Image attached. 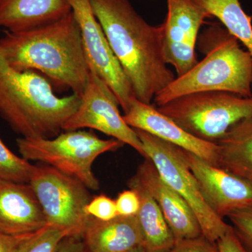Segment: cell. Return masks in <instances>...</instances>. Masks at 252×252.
I'll list each match as a JSON object with an SVG mask.
<instances>
[{
    "instance_id": "1",
    "label": "cell",
    "mask_w": 252,
    "mask_h": 252,
    "mask_svg": "<svg viewBox=\"0 0 252 252\" xmlns=\"http://www.w3.org/2000/svg\"><path fill=\"white\" fill-rule=\"evenodd\" d=\"M135 98L152 104L175 80L162 51V26L147 23L129 0H89Z\"/></svg>"
},
{
    "instance_id": "19",
    "label": "cell",
    "mask_w": 252,
    "mask_h": 252,
    "mask_svg": "<svg viewBox=\"0 0 252 252\" xmlns=\"http://www.w3.org/2000/svg\"><path fill=\"white\" fill-rule=\"evenodd\" d=\"M127 185L140 197L137 217L143 235L142 248L145 252H168L175 245V239L160 207L135 177Z\"/></svg>"
},
{
    "instance_id": "21",
    "label": "cell",
    "mask_w": 252,
    "mask_h": 252,
    "mask_svg": "<svg viewBox=\"0 0 252 252\" xmlns=\"http://www.w3.org/2000/svg\"><path fill=\"white\" fill-rule=\"evenodd\" d=\"M35 165L13 153L0 138V179L30 183Z\"/></svg>"
},
{
    "instance_id": "24",
    "label": "cell",
    "mask_w": 252,
    "mask_h": 252,
    "mask_svg": "<svg viewBox=\"0 0 252 252\" xmlns=\"http://www.w3.org/2000/svg\"><path fill=\"white\" fill-rule=\"evenodd\" d=\"M85 211L89 216L102 220H113L119 216L115 200L103 194L91 198Z\"/></svg>"
},
{
    "instance_id": "22",
    "label": "cell",
    "mask_w": 252,
    "mask_h": 252,
    "mask_svg": "<svg viewBox=\"0 0 252 252\" xmlns=\"http://www.w3.org/2000/svg\"><path fill=\"white\" fill-rule=\"evenodd\" d=\"M73 236L69 230L47 225L21 243L14 252H56L64 238Z\"/></svg>"
},
{
    "instance_id": "6",
    "label": "cell",
    "mask_w": 252,
    "mask_h": 252,
    "mask_svg": "<svg viewBox=\"0 0 252 252\" xmlns=\"http://www.w3.org/2000/svg\"><path fill=\"white\" fill-rule=\"evenodd\" d=\"M157 109L191 135L216 143L234 124L252 117V96L223 91L194 93Z\"/></svg>"
},
{
    "instance_id": "15",
    "label": "cell",
    "mask_w": 252,
    "mask_h": 252,
    "mask_svg": "<svg viewBox=\"0 0 252 252\" xmlns=\"http://www.w3.org/2000/svg\"><path fill=\"white\" fill-rule=\"evenodd\" d=\"M46 225L45 215L31 185L0 179V233L31 234Z\"/></svg>"
},
{
    "instance_id": "13",
    "label": "cell",
    "mask_w": 252,
    "mask_h": 252,
    "mask_svg": "<svg viewBox=\"0 0 252 252\" xmlns=\"http://www.w3.org/2000/svg\"><path fill=\"white\" fill-rule=\"evenodd\" d=\"M123 117L132 128L148 132L217 166L219 147L217 143L191 135L152 104L134 98Z\"/></svg>"
},
{
    "instance_id": "29",
    "label": "cell",
    "mask_w": 252,
    "mask_h": 252,
    "mask_svg": "<svg viewBox=\"0 0 252 252\" xmlns=\"http://www.w3.org/2000/svg\"><path fill=\"white\" fill-rule=\"evenodd\" d=\"M56 252H89L82 237L69 236L64 238Z\"/></svg>"
},
{
    "instance_id": "30",
    "label": "cell",
    "mask_w": 252,
    "mask_h": 252,
    "mask_svg": "<svg viewBox=\"0 0 252 252\" xmlns=\"http://www.w3.org/2000/svg\"><path fill=\"white\" fill-rule=\"evenodd\" d=\"M129 252H145L144 251V249L142 248H139L135 249V250H132V251Z\"/></svg>"
},
{
    "instance_id": "16",
    "label": "cell",
    "mask_w": 252,
    "mask_h": 252,
    "mask_svg": "<svg viewBox=\"0 0 252 252\" xmlns=\"http://www.w3.org/2000/svg\"><path fill=\"white\" fill-rule=\"evenodd\" d=\"M82 238L89 252H129L143 245L137 215L118 216L109 220L91 217Z\"/></svg>"
},
{
    "instance_id": "7",
    "label": "cell",
    "mask_w": 252,
    "mask_h": 252,
    "mask_svg": "<svg viewBox=\"0 0 252 252\" xmlns=\"http://www.w3.org/2000/svg\"><path fill=\"white\" fill-rule=\"evenodd\" d=\"M134 130L142 142L146 158L153 162L163 180L193 210L204 236L216 243L231 225L215 215L205 202L183 149L143 130Z\"/></svg>"
},
{
    "instance_id": "23",
    "label": "cell",
    "mask_w": 252,
    "mask_h": 252,
    "mask_svg": "<svg viewBox=\"0 0 252 252\" xmlns=\"http://www.w3.org/2000/svg\"><path fill=\"white\" fill-rule=\"evenodd\" d=\"M227 217L244 248L252 252V205L232 212Z\"/></svg>"
},
{
    "instance_id": "8",
    "label": "cell",
    "mask_w": 252,
    "mask_h": 252,
    "mask_svg": "<svg viewBox=\"0 0 252 252\" xmlns=\"http://www.w3.org/2000/svg\"><path fill=\"white\" fill-rule=\"evenodd\" d=\"M30 185L32 187L47 225L82 237L91 217L85 208L90 202L89 189L80 181L49 165H35Z\"/></svg>"
},
{
    "instance_id": "14",
    "label": "cell",
    "mask_w": 252,
    "mask_h": 252,
    "mask_svg": "<svg viewBox=\"0 0 252 252\" xmlns=\"http://www.w3.org/2000/svg\"><path fill=\"white\" fill-rule=\"evenodd\" d=\"M134 177L160 207L174 235L175 243L203 235L193 210L185 199L163 180L149 158H145Z\"/></svg>"
},
{
    "instance_id": "3",
    "label": "cell",
    "mask_w": 252,
    "mask_h": 252,
    "mask_svg": "<svg viewBox=\"0 0 252 252\" xmlns=\"http://www.w3.org/2000/svg\"><path fill=\"white\" fill-rule=\"evenodd\" d=\"M80 103L79 94L59 97L47 79L16 70L0 52V116L22 137L54 138Z\"/></svg>"
},
{
    "instance_id": "28",
    "label": "cell",
    "mask_w": 252,
    "mask_h": 252,
    "mask_svg": "<svg viewBox=\"0 0 252 252\" xmlns=\"http://www.w3.org/2000/svg\"><path fill=\"white\" fill-rule=\"evenodd\" d=\"M34 233L17 236H11L0 233V252H14L21 243Z\"/></svg>"
},
{
    "instance_id": "9",
    "label": "cell",
    "mask_w": 252,
    "mask_h": 252,
    "mask_svg": "<svg viewBox=\"0 0 252 252\" xmlns=\"http://www.w3.org/2000/svg\"><path fill=\"white\" fill-rule=\"evenodd\" d=\"M119 105L112 89L91 72L87 86L81 96V103L64 124L63 130L94 129L127 144L145 158L142 142L135 130L124 120Z\"/></svg>"
},
{
    "instance_id": "11",
    "label": "cell",
    "mask_w": 252,
    "mask_h": 252,
    "mask_svg": "<svg viewBox=\"0 0 252 252\" xmlns=\"http://www.w3.org/2000/svg\"><path fill=\"white\" fill-rule=\"evenodd\" d=\"M208 13L193 0H167L162 26V51L168 65L177 76L187 74L198 63L195 44L200 28Z\"/></svg>"
},
{
    "instance_id": "20",
    "label": "cell",
    "mask_w": 252,
    "mask_h": 252,
    "mask_svg": "<svg viewBox=\"0 0 252 252\" xmlns=\"http://www.w3.org/2000/svg\"><path fill=\"white\" fill-rule=\"evenodd\" d=\"M218 18L226 31L246 47L252 57V16L244 11L239 0H193Z\"/></svg>"
},
{
    "instance_id": "18",
    "label": "cell",
    "mask_w": 252,
    "mask_h": 252,
    "mask_svg": "<svg viewBox=\"0 0 252 252\" xmlns=\"http://www.w3.org/2000/svg\"><path fill=\"white\" fill-rule=\"evenodd\" d=\"M216 143L217 166L252 184V117L234 124Z\"/></svg>"
},
{
    "instance_id": "17",
    "label": "cell",
    "mask_w": 252,
    "mask_h": 252,
    "mask_svg": "<svg viewBox=\"0 0 252 252\" xmlns=\"http://www.w3.org/2000/svg\"><path fill=\"white\" fill-rule=\"evenodd\" d=\"M71 11L68 0H0V27L10 32L29 31Z\"/></svg>"
},
{
    "instance_id": "26",
    "label": "cell",
    "mask_w": 252,
    "mask_h": 252,
    "mask_svg": "<svg viewBox=\"0 0 252 252\" xmlns=\"http://www.w3.org/2000/svg\"><path fill=\"white\" fill-rule=\"evenodd\" d=\"M115 202L119 216H135L140 210V197L137 192L132 189L121 192Z\"/></svg>"
},
{
    "instance_id": "12",
    "label": "cell",
    "mask_w": 252,
    "mask_h": 252,
    "mask_svg": "<svg viewBox=\"0 0 252 252\" xmlns=\"http://www.w3.org/2000/svg\"><path fill=\"white\" fill-rule=\"evenodd\" d=\"M184 152L203 198L215 215L223 220L232 212L252 206L251 182L195 154Z\"/></svg>"
},
{
    "instance_id": "2",
    "label": "cell",
    "mask_w": 252,
    "mask_h": 252,
    "mask_svg": "<svg viewBox=\"0 0 252 252\" xmlns=\"http://www.w3.org/2000/svg\"><path fill=\"white\" fill-rule=\"evenodd\" d=\"M0 52L16 70L40 72L54 84L79 96L89 82L90 68L72 11L29 31H6L0 38Z\"/></svg>"
},
{
    "instance_id": "25",
    "label": "cell",
    "mask_w": 252,
    "mask_h": 252,
    "mask_svg": "<svg viewBox=\"0 0 252 252\" xmlns=\"http://www.w3.org/2000/svg\"><path fill=\"white\" fill-rule=\"evenodd\" d=\"M168 252H219L217 243H213L203 235L197 238L184 239L176 242Z\"/></svg>"
},
{
    "instance_id": "5",
    "label": "cell",
    "mask_w": 252,
    "mask_h": 252,
    "mask_svg": "<svg viewBox=\"0 0 252 252\" xmlns=\"http://www.w3.org/2000/svg\"><path fill=\"white\" fill-rule=\"evenodd\" d=\"M21 157L28 161L43 162L80 181L90 190H98L99 183L93 171L99 156L114 152L124 145L120 141L103 140L85 130H68L51 139L16 140Z\"/></svg>"
},
{
    "instance_id": "10",
    "label": "cell",
    "mask_w": 252,
    "mask_h": 252,
    "mask_svg": "<svg viewBox=\"0 0 252 252\" xmlns=\"http://www.w3.org/2000/svg\"><path fill=\"white\" fill-rule=\"evenodd\" d=\"M80 28L81 39L91 72L112 89L124 113L135 98L133 89L112 48L102 26L93 12L89 0H68Z\"/></svg>"
},
{
    "instance_id": "4",
    "label": "cell",
    "mask_w": 252,
    "mask_h": 252,
    "mask_svg": "<svg viewBox=\"0 0 252 252\" xmlns=\"http://www.w3.org/2000/svg\"><path fill=\"white\" fill-rule=\"evenodd\" d=\"M203 36L205 58L156 96L154 101L157 107L194 93L223 91L252 97L251 54L220 25L212 26Z\"/></svg>"
},
{
    "instance_id": "27",
    "label": "cell",
    "mask_w": 252,
    "mask_h": 252,
    "mask_svg": "<svg viewBox=\"0 0 252 252\" xmlns=\"http://www.w3.org/2000/svg\"><path fill=\"white\" fill-rule=\"evenodd\" d=\"M219 252H248L232 227L216 242Z\"/></svg>"
}]
</instances>
